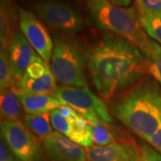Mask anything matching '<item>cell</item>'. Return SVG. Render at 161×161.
Segmentation results:
<instances>
[{
	"instance_id": "obj_1",
	"label": "cell",
	"mask_w": 161,
	"mask_h": 161,
	"mask_svg": "<svg viewBox=\"0 0 161 161\" xmlns=\"http://www.w3.org/2000/svg\"><path fill=\"white\" fill-rule=\"evenodd\" d=\"M87 65L93 85L107 100L127 92L148 75L141 50L113 33L99 39L88 56Z\"/></svg>"
},
{
	"instance_id": "obj_2",
	"label": "cell",
	"mask_w": 161,
	"mask_h": 161,
	"mask_svg": "<svg viewBox=\"0 0 161 161\" xmlns=\"http://www.w3.org/2000/svg\"><path fill=\"white\" fill-rule=\"evenodd\" d=\"M111 114L149 142L161 128V87L155 80H142L113 101Z\"/></svg>"
},
{
	"instance_id": "obj_3",
	"label": "cell",
	"mask_w": 161,
	"mask_h": 161,
	"mask_svg": "<svg viewBox=\"0 0 161 161\" xmlns=\"http://www.w3.org/2000/svg\"><path fill=\"white\" fill-rule=\"evenodd\" d=\"M86 3L98 28L129 40L142 53L150 46L152 39L143 29L135 7H121L110 0H86Z\"/></svg>"
},
{
	"instance_id": "obj_4",
	"label": "cell",
	"mask_w": 161,
	"mask_h": 161,
	"mask_svg": "<svg viewBox=\"0 0 161 161\" xmlns=\"http://www.w3.org/2000/svg\"><path fill=\"white\" fill-rule=\"evenodd\" d=\"M88 56L79 41L57 34L50 60V69L62 87H88L86 63Z\"/></svg>"
},
{
	"instance_id": "obj_5",
	"label": "cell",
	"mask_w": 161,
	"mask_h": 161,
	"mask_svg": "<svg viewBox=\"0 0 161 161\" xmlns=\"http://www.w3.org/2000/svg\"><path fill=\"white\" fill-rule=\"evenodd\" d=\"M1 137L18 161H43L39 139L21 120L1 121Z\"/></svg>"
},
{
	"instance_id": "obj_6",
	"label": "cell",
	"mask_w": 161,
	"mask_h": 161,
	"mask_svg": "<svg viewBox=\"0 0 161 161\" xmlns=\"http://www.w3.org/2000/svg\"><path fill=\"white\" fill-rule=\"evenodd\" d=\"M35 10L46 24L64 34H76L83 27L79 13L62 1L42 0L35 5Z\"/></svg>"
},
{
	"instance_id": "obj_7",
	"label": "cell",
	"mask_w": 161,
	"mask_h": 161,
	"mask_svg": "<svg viewBox=\"0 0 161 161\" xmlns=\"http://www.w3.org/2000/svg\"><path fill=\"white\" fill-rule=\"evenodd\" d=\"M53 96L64 106H70L80 114H93L108 124L114 123L113 115L103 99L98 98L88 87H61L54 92Z\"/></svg>"
},
{
	"instance_id": "obj_8",
	"label": "cell",
	"mask_w": 161,
	"mask_h": 161,
	"mask_svg": "<svg viewBox=\"0 0 161 161\" xmlns=\"http://www.w3.org/2000/svg\"><path fill=\"white\" fill-rule=\"evenodd\" d=\"M19 27L25 39L44 61L50 62L54 42L45 25L33 13L23 8L18 9Z\"/></svg>"
},
{
	"instance_id": "obj_9",
	"label": "cell",
	"mask_w": 161,
	"mask_h": 161,
	"mask_svg": "<svg viewBox=\"0 0 161 161\" xmlns=\"http://www.w3.org/2000/svg\"><path fill=\"white\" fill-rule=\"evenodd\" d=\"M88 161H141L139 144L119 140L108 146H92L86 150Z\"/></svg>"
},
{
	"instance_id": "obj_10",
	"label": "cell",
	"mask_w": 161,
	"mask_h": 161,
	"mask_svg": "<svg viewBox=\"0 0 161 161\" xmlns=\"http://www.w3.org/2000/svg\"><path fill=\"white\" fill-rule=\"evenodd\" d=\"M51 161H88L86 150L58 132L42 141Z\"/></svg>"
},
{
	"instance_id": "obj_11",
	"label": "cell",
	"mask_w": 161,
	"mask_h": 161,
	"mask_svg": "<svg viewBox=\"0 0 161 161\" xmlns=\"http://www.w3.org/2000/svg\"><path fill=\"white\" fill-rule=\"evenodd\" d=\"M8 54L15 83L22 79L31 64L39 55L25 39L21 30H17L8 48ZM14 83V84H15Z\"/></svg>"
},
{
	"instance_id": "obj_12",
	"label": "cell",
	"mask_w": 161,
	"mask_h": 161,
	"mask_svg": "<svg viewBox=\"0 0 161 161\" xmlns=\"http://www.w3.org/2000/svg\"><path fill=\"white\" fill-rule=\"evenodd\" d=\"M14 92L17 94L23 110L27 113V115L47 114L64 106L53 95L31 94L17 91Z\"/></svg>"
},
{
	"instance_id": "obj_13",
	"label": "cell",
	"mask_w": 161,
	"mask_h": 161,
	"mask_svg": "<svg viewBox=\"0 0 161 161\" xmlns=\"http://www.w3.org/2000/svg\"><path fill=\"white\" fill-rule=\"evenodd\" d=\"M57 80L51 69L40 77L32 78L24 74L22 79L17 81L13 88L14 91L23 92L31 94L53 95L58 90Z\"/></svg>"
},
{
	"instance_id": "obj_14",
	"label": "cell",
	"mask_w": 161,
	"mask_h": 161,
	"mask_svg": "<svg viewBox=\"0 0 161 161\" xmlns=\"http://www.w3.org/2000/svg\"><path fill=\"white\" fill-rule=\"evenodd\" d=\"M19 14L9 0L0 1V41L1 47L8 50L17 31Z\"/></svg>"
},
{
	"instance_id": "obj_15",
	"label": "cell",
	"mask_w": 161,
	"mask_h": 161,
	"mask_svg": "<svg viewBox=\"0 0 161 161\" xmlns=\"http://www.w3.org/2000/svg\"><path fill=\"white\" fill-rule=\"evenodd\" d=\"M81 115L85 117L92 127V140L96 146H108L116 141H119V136L111 127V124L104 122L93 114L84 113Z\"/></svg>"
},
{
	"instance_id": "obj_16",
	"label": "cell",
	"mask_w": 161,
	"mask_h": 161,
	"mask_svg": "<svg viewBox=\"0 0 161 161\" xmlns=\"http://www.w3.org/2000/svg\"><path fill=\"white\" fill-rule=\"evenodd\" d=\"M70 123L71 130L68 138L71 141L86 150L94 146L92 140V127L83 115L79 113V115L75 120L70 121Z\"/></svg>"
},
{
	"instance_id": "obj_17",
	"label": "cell",
	"mask_w": 161,
	"mask_h": 161,
	"mask_svg": "<svg viewBox=\"0 0 161 161\" xmlns=\"http://www.w3.org/2000/svg\"><path fill=\"white\" fill-rule=\"evenodd\" d=\"M0 93V112L2 121L20 120L23 106L17 94L14 92V90Z\"/></svg>"
},
{
	"instance_id": "obj_18",
	"label": "cell",
	"mask_w": 161,
	"mask_h": 161,
	"mask_svg": "<svg viewBox=\"0 0 161 161\" xmlns=\"http://www.w3.org/2000/svg\"><path fill=\"white\" fill-rule=\"evenodd\" d=\"M142 55L146 61L148 75L161 87V45L152 40L150 46L142 52Z\"/></svg>"
},
{
	"instance_id": "obj_19",
	"label": "cell",
	"mask_w": 161,
	"mask_h": 161,
	"mask_svg": "<svg viewBox=\"0 0 161 161\" xmlns=\"http://www.w3.org/2000/svg\"><path fill=\"white\" fill-rule=\"evenodd\" d=\"M23 121L25 125L37 137L42 139V141L55 132L50 121V113L42 115H26Z\"/></svg>"
},
{
	"instance_id": "obj_20",
	"label": "cell",
	"mask_w": 161,
	"mask_h": 161,
	"mask_svg": "<svg viewBox=\"0 0 161 161\" xmlns=\"http://www.w3.org/2000/svg\"><path fill=\"white\" fill-rule=\"evenodd\" d=\"M15 80L8 50L0 47V92L13 90Z\"/></svg>"
},
{
	"instance_id": "obj_21",
	"label": "cell",
	"mask_w": 161,
	"mask_h": 161,
	"mask_svg": "<svg viewBox=\"0 0 161 161\" xmlns=\"http://www.w3.org/2000/svg\"><path fill=\"white\" fill-rule=\"evenodd\" d=\"M140 19L146 33L152 40H154L156 42L161 45V15L159 16L140 15Z\"/></svg>"
},
{
	"instance_id": "obj_22",
	"label": "cell",
	"mask_w": 161,
	"mask_h": 161,
	"mask_svg": "<svg viewBox=\"0 0 161 161\" xmlns=\"http://www.w3.org/2000/svg\"><path fill=\"white\" fill-rule=\"evenodd\" d=\"M137 10L140 15H161V0H136Z\"/></svg>"
},
{
	"instance_id": "obj_23",
	"label": "cell",
	"mask_w": 161,
	"mask_h": 161,
	"mask_svg": "<svg viewBox=\"0 0 161 161\" xmlns=\"http://www.w3.org/2000/svg\"><path fill=\"white\" fill-rule=\"evenodd\" d=\"M50 121L52 126L56 130V132H59L68 138L71 130V123L61 115L58 108L50 112Z\"/></svg>"
},
{
	"instance_id": "obj_24",
	"label": "cell",
	"mask_w": 161,
	"mask_h": 161,
	"mask_svg": "<svg viewBox=\"0 0 161 161\" xmlns=\"http://www.w3.org/2000/svg\"><path fill=\"white\" fill-rule=\"evenodd\" d=\"M139 147L141 150V161H161V153L143 140H140Z\"/></svg>"
},
{
	"instance_id": "obj_25",
	"label": "cell",
	"mask_w": 161,
	"mask_h": 161,
	"mask_svg": "<svg viewBox=\"0 0 161 161\" xmlns=\"http://www.w3.org/2000/svg\"><path fill=\"white\" fill-rule=\"evenodd\" d=\"M0 161H18L2 137L0 140Z\"/></svg>"
},
{
	"instance_id": "obj_26",
	"label": "cell",
	"mask_w": 161,
	"mask_h": 161,
	"mask_svg": "<svg viewBox=\"0 0 161 161\" xmlns=\"http://www.w3.org/2000/svg\"><path fill=\"white\" fill-rule=\"evenodd\" d=\"M59 112L61 113V115H63L64 118H66L67 120L72 121L75 120V118L79 115V112L77 110H75V108H73L70 106H62L61 108H58Z\"/></svg>"
},
{
	"instance_id": "obj_27",
	"label": "cell",
	"mask_w": 161,
	"mask_h": 161,
	"mask_svg": "<svg viewBox=\"0 0 161 161\" xmlns=\"http://www.w3.org/2000/svg\"><path fill=\"white\" fill-rule=\"evenodd\" d=\"M149 143L151 144L156 150H158L161 153V128L156 132L154 136L150 139Z\"/></svg>"
},
{
	"instance_id": "obj_28",
	"label": "cell",
	"mask_w": 161,
	"mask_h": 161,
	"mask_svg": "<svg viewBox=\"0 0 161 161\" xmlns=\"http://www.w3.org/2000/svg\"><path fill=\"white\" fill-rule=\"evenodd\" d=\"M110 1L115 6H121V7L127 6L128 5H130L131 2H132V0H110Z\"/></svg>"
}]
</instances>
